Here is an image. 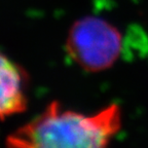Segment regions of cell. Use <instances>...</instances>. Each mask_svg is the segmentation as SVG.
I'll return each mask as SVG.
<instances>
[{"instance_id": "obj_3", "label": "cell", "mask_w": 148, "mask_h": 148, "mask_svg": "<svg viewBox=\"0 0 148 148\" xmlns=\"http://www.w3.org/2000/svg\"><path fill=\"white\" fill-rule=\"evenodd\" d=\"M0 72V115L4 119L8 116L22 113L27 108V74L21 66L16 65L4 55L1 56Z\"/></svg>"}, {"instance_id": "obj_2", "label": "cell", "mask_w": 148, "mask_h": 148, "mask_svg": "<svg viewBox=\"0 0 148 148\" xmlns=\"http://www.w3.org/2000/svg\"><path fill=\"white\" fill-rule=\"evenodd\" d=\"M123 49V38L114 25L99 16H88L74 22L66 38V53L88 72L111 68Z\"/></svg>"}, {"instance_id": "obj_1", "label": "cell", "mask_w": 148, "mask_h": 148, "mask_svg": "<svg viewBox=\"0 0 148 148\" xmlns=\"http://www.w3.org/2000/svg\"><path fill=\"white\" fill-rule=\"evenodd\" d=\"M121 127V110L108 105L94 114L53 101L41 114L8 135L7 148H108Z\"/></svg>"}]
</instances>
